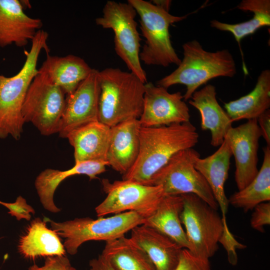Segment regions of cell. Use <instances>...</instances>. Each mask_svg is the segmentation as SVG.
Instances as JSON below:
<instances>
[{
	"instance_id": "26",
	"label": "cell",
	"mask_w": 270,
	"mask_h": 270,
	"mask_svg": "<svg viewBox=\"0 0 270 270\" xmlns=\"http://www.w3.org/2000/svg\"><path fill=\"white\" fill-rule=\"evenodd\" d=\"M101 254L116 270H156L145 252L125 236L106 242Z\"/></svg>"
},
{
	"instance_id": "9",
	"label": "cell",
	"mask_w": 270,
	"mask_h": 270,
	"mask_svg": "<svg viewBox=\"0 0 270 270\" xmlns=\"http://www.w3.org/2000/svg\"><path fill=\"white\" fill-rule=\"evenodd\" d=\"M62 90L38 70L28 90L22 113L44 136L58 133L66 106Z\"/></svg>"
},
{
	"instance_id": "25",
	"label": "cell",
	"mask_w": 270,
	"mask_h": 270,
	"mask_svg": "<svg viewBox=\"0 0 270 270\" xmlns=\"http://www.w3.org/2000/svg\"><path fill=\"white\" fill-rule=\"evenodd\" d=\"M224 107L232 122L258 118L270 107V70L261 72L250 92L225 103Z\"/></svg>"
},
{
	"instance_id": "31",
	"label": "cell",
	"mask_w": 270,
	"mask_h": 270,
	"mask_svg": "<svg viewBox=\"0 0 270 270\" xmlns=\"http://www.w3.org/2000/svg\"><path fill=\"white\" fill-rule=\"evenodd\" d=\"M250 219L252 228L260 232H264V226L270 224V203L264 202L258 204L253 209Z\"/></svg>"
},
{
	"instance_id": "28",
	"label": "cell",
	"mask_w": 270,
	"mask_h": 270,
	"mask_svg": "<svg viewBox=\"0 0 270 270\" xmlns=\"http://www.w3.org/2000/svg\"><path fill=\"white\" fill-rule=\"evenodd\" d=\"M237 8L252 12V18L236 24L212 20L210 22V26L221 31L230 32L240 44L244 37L253 34L262 27L270 26V0H243L238 5Z\"/></svg>"
},
{
	"instance_id": "5",
	"label": "cell",
	"mask_w": 270,
	"mask_h": 270,
	"mask_svg": "<svg viewBox=\"0 0 270 270\" xmlns=\"http://www.w3.org/2000/svg\"><path fill=\"white\" fill-rule=\"evenodd\" d=\"M140 18V28L145 43L140 51V60L146 65L168 67L178 66L181 60L172 46L170 26L188 16H176L152 2L144 0H128Z\"/></svg>"
},
{
	"instance_id": "3",
	"label": "cell",
	"mask_w": 270,
	"mask_h": 270,
	"mask_svg": "<svg viewBox=\"0 0 270 270\" xmlns=\"http://www.w3.org/2000/svg\"><path fill=\"white\" fill-rule=\"evenodd\" d=\"M182 47L183 58L178 68L158 81L157 85L166 88L177 84L186 86L184 101L210 80L220 76L232 78L236 74V62L228 50L208 52L196 40L186 42Z\"/></svg>"
},
{
	"instance_id": "17",
	"label": "cell",
	"mask_w": 270,
	"mask_h": 270,
	"mask_svg": "<svg viewBox=\"0 0 270 270\" xmlns=\"http://www.w3.org/2000/svg\"><path fill=\"white\" fill-rule=\"evenodd\" d=\"M138 119H132L111 127L106 156L108 166L124 175L136 161L140 149Z\"/></svg>"
},
{
	"instance_id": "18",
	"label": "cell",
	"mask_w": 270,
	"mask_h": 270,
	"mask_svg": "<svg viewBox=\"0 0 270 270\" xmlns=\"http://www.w3.org/2000/svg\"><path fill=\"white\" fill-rule=\"evenodd\" d=\"M130 238L146 254L156 270H174L183 248L158 230L144 224L131 230Z\"/></svg>"
},
{
	"instance_id": "34",
	"label": "cell",
	"mask_w": 270,
	"mask_h": 270,
	"mask_svg": "<svg viewBox=\"0 0 270 270\" xmlns=\"http://www.w3.org/2000/svg\"><path fill=\"white\" fill-rule=\"evenodd\" d=\"M90 270H116L101 254L90 261Z\"/></svg>"
},
{
	"instance_id": "29",
	"label": "cell",
	"mask_w": 270,
	"mask_h": 270,
	"mask_svg": "<svg viewBox=\"0 0 270 270\" xmlns=\"http://www.w3.org/2000/svg\"><path fill=\"white\" fill-rule=\"evenodd\" d=\"M174 270H211V268L208 259L198 257L183 248Z\"/></svg>"
},
{
	"instance_id": "12",
	"label": "cell",
	"mask_w": 270,
	"mask_h": 270,
	"mask_svg": "<svg viewBox=\"0 0 270 270\" xmlns=\"http://www.w3.org/2000/svg\"><path fill=\"white\" fill-rule=\"evenodd\" d=\"M100 92L99 70L92 68L75 90L66 96L58 131L60 137L66 138L74 130L98 120Z\"/></svg>"
},
{
	"instance_id": "27",
	"label": "cell",
	"mask_w": 270,
	"mask_h": 270,
	"mask_svg": "<svg viewBox=\"0 0 270 270\" xmlns=\"http://www.w3.org/2000/svg\"><path fill=\"white\" fill-rule=\"evenodd\" d=\"M263 150L262 164L256 176L244 188L236 192L228 199L229 204L244 212L270 200V146H266Z\"/></svg>"
},
{
	"instance_id": "6",
	"label": "cell",
	"mask_w": 270,
	"mask_h": 270,
	"mask_svg": "<svg viewBox=\"0 0 270 270\" xmlns=\"http://www.w3.org/2000/svg\"><path fill=\"white\" fill-rule=\"evenodd\" d=\"M144 217L134 212H126L97 219L76 218L62 222L45 218L50 222L52 230L64 238V246L67 252L74 255L79 247L90 240L106 242L122 236L134 227L145 222Z\"/></svg>"
},
{
	"instance_id": "13",
	"label": "cell",
	"mask_w": 270,
	"mask_h": 270,
	"mask_svg": "<svg viewBox=\"0 0 270 270\" xmlns=\"http://www.w3.org/2000/svg\"><path fill=\"white\" fill-rule=\"evenodd\" d=\"M141 126H168L190 122L189 108L180 92H169L167 88L151 82L144 84Z\"/></svg>"
},
{
	"instance_id": "7",
	"label": "cell",
	"mask_w": 270,
	"mask_h": 270,
	"mask_svg": "<svg viewBox=\"0 0 270 270\" xmlns=\"http://www.w3.org/2000/svg\"><path fill=\"white\" fill-rule=\"evenodd\" d=\"M180 196L183 209L180 218L185 227L188 250L198 257L209 260L218 250L223 234L222 216L217 210L196 194Z\"/></svg>"
},
{
	"instance_id": "4",
	"label": "cell",
	"mask_w": 270,
	"mask_h": 270,
	"mask_svg": "<svg viewBox=\"0 0 270 270\" xmlns=\"http://www.w3.org/2000/svg\"><path fill=\"white\" fill-rule=\"evenodd\" d=\"M98 120L112 127L139 119L142 112L145 84L131 72L108 68L99 71Z\"/></svg>"
},
{
	"instance_id": "23",
	"label": "cell",
	"mask_w": 270,
	"mask_h": 270,
	"mask_svg": "<svg viewBox=\"0 0 270 270\" xmlns=\"http://www.w3.org/2000/svg\"><path fill=\"white\" fill-rule=\"evenodd\" d=\"M18 252L24 258L65 256L66 250L59 236L39 218L32 220L19 240Z\"/></svg>"
},
{
	"instance_id": "20",
	"label": "cell",
	"mask_w": 270,
	"mask_h": 270,
	"mask_svg": "<svg viewBox=\"0 0 270 270\" xmlns=\"http://www.w3.org/2000/svg\"><path fill=\"white\" fill-rule=\"evenodd\" d=\"M110 135L111 128L99 120L70 132L66 138L74 148V162H106Z\"/></svg>"
},
{
	"instance_id": "24",
	"label": "cell",
	"mask_w": 270,
	"mask_h": 270,
	"mask_svg": "<svg viewBox=\"0 0 270 270\" xmlns=\"http://www.w3.org/2000/svg\"><path fill=\"white\" fill-rule=\"evenodd\" d=\"M183 200L180 195H164L154 213L144 224L152 228L188 249L189 243L180 220Z\"/></svg>"
},
{
	"instance_id": "35",
	"label": "cell",
	"mask_w": 270,
	"mask_h": 270,
	"mask_svg": "<svg viewBox=\"0 0 270 270\" xmlns=\"http://www.w3.org/2000/svg\"><path fill=\"white\" fill-rule=\"evenodd\" d=\"M152 2L156 6L169 12L172 1L170 0H154Z\"/></svg>"
},
{
	"instance_id": "1",
	"label": "cell",
	"mask_w": 270,
	"mask_h": 270,
	"mask_svg": "<svg viewBox=\"0 0 270 270\" xmlns=\"http://www.w3.org/2000/svg\"><path fill=\"white\" fill-rule=\"evenodd\" d=\"M137 159L122 180L150 186L152 176L178 152L192 148L199 135L190 121L159 126H141Z\"/></svg>"
},
{
	"instance_id": "14",
	"label": "cell",
	"mask_w": 270,
	"mask_h": 270,
	"mask_svg": "<svg viewBox=\"0 0 270 270\" xmlns=\"http://www.w3.org/2000/svg\"><path fill=\"white\" fill-rule=\"evenodd\" d=\"M261 136L257 118L232 127L225 136L234 158V178L238 190L248 186L258 172V152Z\"/></svg>"
},
{
	"instance_id": "32",
	"label": "cell",
	"mask_w": 270,
	"mask_h": 270,
	"mask_svg": "<svg viewBox=\"0 0 270 270\" xmlns=\"http://www.w3.org/2000/svg\"><path fill=\"white\" fill-rule=\"evenodd\" d=\"M28 270H76L73 267L65 256L46 257L44 265L39 266L36 264L30 266Z\"/></svg>"
},
{
	"instance_id": "22",
	"label": "cell",
	"mask_w": 270,
	"mask_h": 270,
	"mask_svg": "<svg viewBox=\"0 0 270 270\" xmlns=\"http://www.w3.org/2000/svg\"><path fill=\"white\" fill-rule=\"evenodd\" d=\"M92 70L86 61L78 56L68 54L58 56L46 54V58L38 70L44 74L68 96L75 90Z\"/></svg>"
},
{
	"instance_id": "30",
	"label": "cell",
	"mask_w": 270,
	"mask_h": 270,
	"mask_svg": "<svg viewBox=\"0 0 270 270\" xmlns=\"http://www.w3.org/2000/svg\"><path fill=\"white\" fill-rule=\"evenodd\" d=\"M0 204L9 210L8 213L15 216L18 220L23 218L30 220L31 214L35 213L32 207L28 204L26 200L21 196H18L14 202H5L0 200Z\"/></svg>"
},
{
	"instance_id": "33",
	"label": "cell",
	"mask_w": 270,
	"mask_h": 270,
	"mask_svg": "<svg viewBox=\"0 0 270 270\" xmlns=\"http://www.w3.org/2000/svg\"><path fill=\"white\" fill-rule=\"evenodd\" d=\"M258 126L262 136L263 137L267 146H270V110H268L261 114L257 118Z\"/></svg>"
},
{
	"instance_id": "2",
	"label": "cell",
	"mask_w": 270,
	"mask_h": 270,
	"mask_svg": "<svg viewBox=\"0 0 270 270\" xmlns=\"http://www.w3.org/2000/svg\"><path fill=\"white\" fill-rule=\"evenodd\" d=\"M48 33L37 32L29 51L24 50L26 60L20 70L7 77L0 74V138L8 136L16 140L20 138L25 123L22 110L28 87L38 72L37 64L40 52L49 54Z\"/></svg>"
},
{
	"instance_id": "10",
	"label": "cell",
	"mask_w": 270,
	"mask_h": 270,
	"mask_svg": "<svg viewBox=\"0 0 270 270\" xmlns=\"http://www.w3.org/2000/svg\"><path fill=\"white\" fill-rule=\"evenodd\" d=\"M198 153L190 148L175 154L152 176L150 186H161L164 195L196 194L218 210L210 186L194 166V158Z\"/></svg>"
},
{
	"instance_id": "8",
	"label": "cell",
	"mask_w": 270,
	"mask_h": 270,
	"mask_svg": "<svg viewBox=\"0 0 270 270\" xmlns=\"http://www.w3.org/2000/svg\"><path fill=\"white\" fill-rule=\"evenodd\" d=\"M102 14V16L96 19V24L112 30L116 54L130 72L146 84V74L139 56L142 39L135 20L136 10L128 2L108 0L104 6Z\"/></svg>"
},
{
	"instance_id": "19",
	"label": "cell",
	"mask_w": 270,
	"mask_h": 270,
	"mask_svg": "<svg viewBox=\"0 0 270 270\" xmlns=\"http://www.w3.org/2000/svg\"><path fill=\"white\" fill-rule=\"evenodd\" d=\"M189 104L196 108L201 116L200 126L203 130L211 134L210 144L220 146L228 131L232 127V121L216 99V87L208 84L192 95Z\"/></svg>"
},
{
	"instance_id": "21",
	"label": "cell",
	"mask_w": 270,
	"mask_h": 270,
	"mask_svg": "<svg viewBox=\"0 0 270 270\" xmlns=\"http://www.w3.org/2000/svg\"><path fill=\"white\" fill-rule=\"evenodd\" d=\"M108 164L105 161H84L74 163L70 168L60 170L47 168L36 177L34 186L40 201L48 211L56 213L60 211L54 200L55 190L60 183L66 178L75 175L84 174L90 180L97 178V176L106 170Z\"/></svg>"
},
{
	"instance_id": "16",
	"label": "cell",
	"mask_w": 270,
	"mask_h": 270,
	"mask_svg": "<svg viewBox=\"0 0 270 270\" xmlns=\"http://www.w3.org/2000/svg\"><path fill=\"white\" fill-rule=\"evenodd\" d=\"M42 20L28 16L18 0H0V47L26 46L42 28Z\"/></svg>"
},
{
	"instance_id": "15",
	"label": "cell",
	"mask_w": 270,
	"mask_h": 270,
	"mask_svg": "<svg viewBox=\"0 0 270 270\" xmlns=\"http://www.w3.org/2000/svg\"><path fill=\"white\" fill-rule=\"evenodd\" d=\"M232 156L230 146L224 140L218 150L205 158H200L198 153L194 158V165L204 178L210 186L222 213L224 234L230 232L228 228L226 214L229 205L224 184L228 176L230 160Z\"/></svg>"
},
{
	"instance_id": "11",
	"label": "cell",
	"mask_w": 270,
	"mask_h": 270,
	"mask_svg": "<svg viewBox=\"0 0 270 270\" xmlns=\"http://www.w3.org/2000/svg\"><path fill=\"white\" fill-rule=\"evenodd\" d=\"M102 184L106 196L95 208L98 218L134 212L146 218L154 213L164 195L160 186H148L124 180L110 182L103 179Z\"/></svg>"
}]
</instances>
